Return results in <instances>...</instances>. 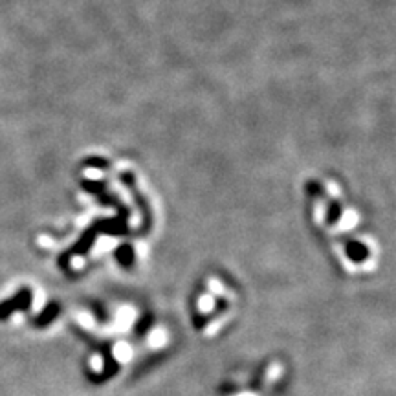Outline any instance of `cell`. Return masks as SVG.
I'll list each match as a JSON object with an SVG mask.
<instances>
[{
    "label": "cell",
    "mask_w": 396,
    "mask_h": 396,
    "mask_svg": "<svg viewBox=\"0 0 396 396\" xmlns=\"http://www.w3.org/2000/svg\"><path fill=\"white\" fill-rule=\"evenodd\" d=\"M30 303H32V296L26 290L20 292L15 297H11V299L0 303V319H8L9 316L13 314V312H18V310H26Z\"/></svg>",
    "instance_id": "cell-1"
}]
</instances>
